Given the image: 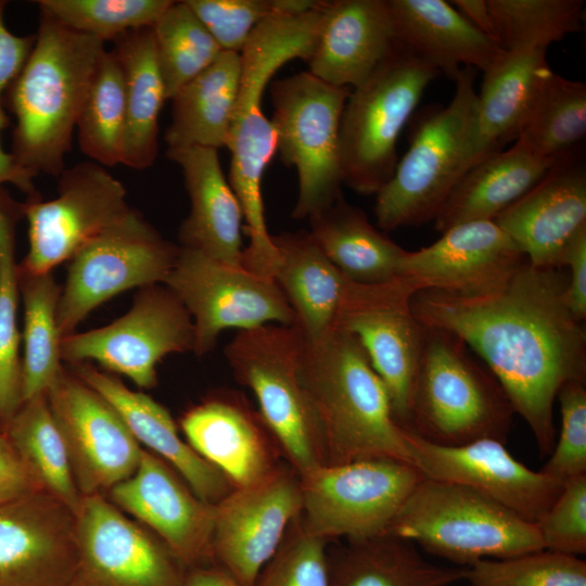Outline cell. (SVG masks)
Listing matches in <instances>:
<instances>
[{"label": "cell", "mask_w": 586, "mask_h": 586, "mask_svg": "<svg viewBox=\"0 0 586 586\" xmlns=\"http://www.w3.org/2000/svg\"><path fill=\"white\" fill-rule=\"evenodd\" d=\"M566 284L562 268L526 260L493 293L463 297L421 290L411 300L423 324L454 334L485 362L543 456L556 443L553 405L560 387L586 381L585 327L568 307Z\"/></svg>", "instance_id": "1"}, {"label": "cell", "mask_w": 586, "mask_h": 586, "mask_svg": "<svg viewBox=\"0 0 586 586\" xmlns=\"http://www.w3.org/2000/svg\"><path fill=\"white\" fill-rule=\"evenodd\" d=\"M324 5L326 2L298 16L265 20L240 53V89L227 141L231 153L228 181L240 203L243 229L250 238L242 266L264 277H275L279 255L267 229L262 194L264 171L277 153V136L263 112V94L282 65L294 59L308 60Z\"/></svg>", "instance_id": "2"}, {"label": "cell", "mask_w": 586, "mask_h": 586, "mask_svg": "<svg viewBox=\"0 0 586 586\" xmlns=\"http://www.w3.org/2000/svg\"><path fill=\"white\" fill-rule=\"evenodd\" d=\"M298 331V373L320 430L326 464L373 458L411 463L406 430L397 423L388 393L359 341L333 326L314 337Z\"/></svg>", "instance_id": "3"}, {"label": "cell", "mask_w": 586, "mask_h": 586, "mask_svg": "<svg viewBox=\"0 0 586 586\" xmlns=\"http://www.w3.org/2000/svg\"><path fill=\"white\" fill-rule=\"evenodd\" d=\"M31 52L4 93L15 116L11 155L34 179L59 177L105 42L40 15Z\"/></svg>", "instance_id": "4"}, {"label": "cell", "mask_w": 586, "mask_h": 586, "mask_svg": "<svg viewBox=\"0 0 586 586\" xmlns=\"http://www.w3.org/2000/svg\"><path fill=\"white\" fill-rule=\"evenodd\" d=\"M406 431L437 445L505 443L513 408L502 387L457 336L425 326Z\"/></svg>", "instance_id": "5"}, {"label": "cell", "mask_w": 586, "mask_h": 586, "mask_svg": "<svg viewBox=\"0 0 586 586\" xmlns=\"http://www.w3.org/2000/svg\"><path fill=\"white\" fill-rule=\"evenodd\" d=\"M386 536L461 566L544 549L536 524L467 485L428 477L406 499Z\"/></svg>", "instance_id": "6"}, {"label": "cell", "mask_w": 586, "mask_h": 586, "mask_svg": "<svg viewBox=\"0 0 586 586\" xmlns=\"http://www.w3.org/2000/svg\"><path fill=\"white\" fill-rule=\"evenodd\" d=\"M475 68L463 67L446 106L426 110L412 129L409 149L377 192L374 215L382 231L434 220L470 168L477 92Z\"/></svg>", "instance_id": "7"}, {"label": "cell", "mask_w": 586, "mask_h": 586, "mask_svg": "<svg viewBox=\"0 0 586 586\" xmlns=\"http://www.w3.org/2000/svg\"><path fill=\"white\" fill-rule=\"evenodd\" d=\"M438 72L394 43L372 75L353 88L340 124L343 182L370 195L392 178L397 139Z\"/></svg>", "instance_id": "8"}, {"label": "cell", "mask_w": 586, "mask_h": 586, "mask_svg": "<svg viewBox=\"0 0 586 586\" xmlns=\"http://www.w3.org/2000/svg\"><path fill=\"white\" fill-rule=\"evenodd\" d=\"M224 355L235 381L254 394L285 462L298 475L326 464L320 430L298 373L296 326L239 330Z\"/></svg>", "instance_id": "9"}, {"label": "cell", "mask_w": 586, "mask_h": 586, "mask_svg": "<svg viewBox=\"0 0 586 586\" xmlns=\"http://www.w3.org/2000/svg\"><path fill=\"white\" fill-rule=\"evenodd\" d=\"M349 94L348 87L330 85L309 72L270 86L277 152L298 176L294 218H309L343 194L340 124Z\"/></svg>", "instance_id": "10"}, {"label": "cell", "mask_w": 586, "mask_h": 586, "mask_svg": "<svg viewBox=\"0 0 586 586\" xmlns=\"http://www.w3.org/2000/svg\"><path fill=\"white\" fill-rule=\"evenodd\" d=\"M423 477L412 463L387 458L319 466L300 474L303 525L327 542L386 536Z\"/></svg>", "instance_id": "11"}, {"label": "cell", "mask_w": 586, "mask_h": 586, "mask_svg": "<svg viewBox=\"0 0 586 586\" xmlns=\"http://www.w3.org/2000/svg\"><path fill=\"white\" fill-rule=\"evenodd\" d=\"M178 251L179 246L130 208L69 259L58 305L62 339L73 334L92 310L113 296L164 283Z\"/></svg>", "instance_id": "12"}, {"label": "cell", "mask_w": 586, "mask_h": 586, "mask_svg": "<svg viewBox=\"0 0 586 586\" xmlns=\"http://www.w3.org/2000/svg\"><path fill=\"white\" fill-rule=\"evenodd\" d=\"M419 290L406 277L362 284L346 279L333 327L353 334L383 382L397 423L407 430L424 345V324L411 300Z\"/></svg>", "instance_id": "13"}, {"label": "cell", "mask_w": 586, "mask_h": 586, "mask_svg": "<svg viewBox=\"0 0 586 586\" xmlns=\"http://www.w3.org/2000/svg\"><path fill=\"white\" fill-rule=\"evenodd\" d=\"M193 348L189 311L167 285L158 283L138 289L130 309L110 324L63 337L61 358L69 365L97 361L138 387L151 388L165 356Z\"/></svg>", "instance_id": "14"}, {"label": "cell", "mask_w": 586, "mask_h": 586, "mask_svg": "<svg viewBox=\"0 0 586 586\" xmlns=\"http://www.w3.org/2000/svg\"><path fill=\"white\" fill-rule=\"evenodd\" d=\"M164 284L192 318L196 356L212 352L224 330H247L267 323L292 326L295 321L273 278L225 264L199 251L179 246Z\"/></svg>", "instance_id": "15"}, {"label": "cell", "mask_w": 586, "mask_h": 586, "mask_svg": "<svg viewBox=\"0 0 586 586\" xmlns=\"http://www.w3.org/2000/svg\"><path fill=\"white\" fill-rule=\"evenodd\" d=\"M58 178L56 198L37 193L23 203L29 241L23 272H52L130 209L124 184L98 163H78Z\"/></svg>", "instance_id": "16"}, {"label": "cell", "mask_w": 586, "mask_h": 586, "mask_svg": "<svg viewBox=\"0 0 586 586\" xmlns=\"http://www.w3.org/2000/svg\"><path fill=\"white\" fill-rule=\"evenodd\" d=\"M77 562L69 586H182L186 566L103 494L82 496L76 513Z\"/></svg>", "instance_id": "17"}, {"label": "cell", "mask_w": 586, "mask_h": 586, "mask_svg": "<svg viewBox=\"0 0 586 586\" xmlns=\"http://www.w3.org/2000/svg\"><path fill=\"white\" fill-rule=\"evenodd\" d=\"M302 513L300 475L286 462L263 480L234 487L216 504L212 563L254 586Z\"/></svg>", "instance_id": "18"}, {"label": "cell", "mask_w": 586, "mask_h": 586, "mask_svg": "<svg viewBox=\"0 0 586 586\" xmlns=\"http://www.w3.org/2000/svg\"><path fill=\"white\" fill-rule=\"evenodd\" d=\"M47 397L81 496L103 494L135 473L143 449L100 394L64 369Z\"/></svg>", "instance_id": "19"}, {"label": "cell", "mask_w": 586, "mask_h": 586, "mask_svg": "<svg viewBox=\"0 0 586 586\" xmlns=\"http://www.w3.org/2000/svg\"><path fill=\"white\" fill-rule=\"evenodd\" d=\"M406 436L411 462L424 477L467 485L533 524L562 491L563 485L524 466L497 440L445 446L409 431Z\"/></svg>", "instance_id": "20"}, {"label": "cell", "mask_w": 586, "mask_h": 586, "mask_svg": "<svg viewBox=\"0 0 586 586\" xmlns=\"http://www.w3.org/2000/svg\"><path fill=\"white\" fill-rule=\"evenodd\" d=\"M107 499L150 530L190 569L212 563L216 505L198 497L162 458L143 449L135 473Z\"/></svg>", "instance_id": "21"}, {"label": "cell", "mask_w": 586, "mask_h": 586, "mask_svg": "<svg viewBox=\"0 0 586 586\" xmlns=\"http://www.w3.org/2000/svg\"><path fill=\"white\" fill-rule=\"evenodd\" d=\"M75 512L46 491L0 505V586H69Z\"/></svg>", "instance_id": "22"}, {"label": "cell", "mask_w": 586, "mask_h": 586, "mask_svg": "<svg viewBox=\"0 0 586 586\" xmlns=\"http://www.w3.org/2000/svg\"><path fill=\"white\" fill-rule=\"evenodd\" d=\"M526 260L495 220H472L450 227L429 246L406 251L399 276L419 291L474 297L501 289Z\"/></svg>", "instance_id": "23"}, {"label": "cell", "mask_w": 586, "mask_h": 586, "mask_svg": "<svg viewBox=\"0 0 586 586\" xmlns=\"http://www.w3.org/2000/svg\"><path fill=\"white\" fill-rule=\"evenodd\" d=\"M190 446L233 485L254 484L282 462L280 447L246 397L222 388L190 407L180 419Z\"/></svg>", "instance_id": "24"}, {"label": "cell", "mask_w": 586, "mask_h": 586, "mask_svg": "<svg viewBox=\"0 0 586 586\" xmlns=\"http://www.w3.org/2000/svg\"><path fill=\"white\" fill-rule=\"evenodd\" d=\"M494 220L531 265L562 268L564 246L586 225L585 167L561 158Z\"/></svg>", "instance_id": "25"}, {"label": "cell", "mask_w": 586, "mask_h": 586, "mask_svg": "<svg viewBox=\"0 0 586 586\" xmlns=\"http://www.w3.org/2000/svg\"><path fill=\"white\" fill-rule=\"evenodd\" d=\"M71 366L75 375L116 410L136 441L166 461L202 500L216 505L234 488L219 470L180 437L176 422L163 405L142 392L128 388L91 362Z\"/></svg>", "instance_id": "26"}, {"label": "cell", "mask_w": 586, "mask_h": 586, "mask_svg": "<svg viewBox=\"0 0 586 586\" xmlns=\"http://www.w3.org/2000/svg\"><path fill=\"white\" fill-rule=\"evenodd\" d=\"M386 0L327 1L309 73L336 86L365 82L394 47Z\"/></svg>", "instance_id": "27"}, {"label": "cell", "mask_w": 586, "mask_h": 586, "mask_svg": "<svg viewBox=\"0 0 586 586\" xmlns=\"http://www.w3.org/2000/svg\"><path fill=\"white\" fill-rule=\"evenodd\" d=\"M167 156L181 168L191 205L179 228V246L242 266L243 213L221 170L217 150L167 149Z\"/></svg>", "instance_id": "28"}, {"label": "cell", "mask_w": 586, "mask_h": 586, "mask_svg": "<svg viewBox=\"0 0 586 586\" xmlns=\"http://www.w3.org/2000/svg\"><path fill=\"white\" fill-rule=\"evenodd\" d=\"M396 43L455 79L463 67L485 72L504 53L444 0H386Z\"/></svg>", "instance_id": "29"}, {"label": "cell", "mask_w": 586, "mask_h": 586, "mask_svg": "<svg viewBox=\"0 0 586 586\" xmlns=\"http://www.w3.org/2000/svg\"><path fill=\"white\" fill-rule=\"evenodd\" d=\"M551 72L547 50L542 49L504 51L484 72L476 100L470 168L517 139Z\"/></svg>", "instance_id": "30"}, {"label": "cell", "mask_w": 586, "mask_h": 586, "mask_svg": "<svg viewBox=\"0 0 586 586\" xmlns=\"http://www.w3.org/2000/svg\"><path fill=\"white\" fill-rule=\"evenodd\" d=\"M557 162L517 144L485 156L459 179L434 218L435 229L442 233L461 222L494 220Z\"/></svg>", "instance_id": "31"}, {"label": "cell", "mask_w": 586, "mask_h": 586, "mask_svg": "<svg viewBox=\"0 0 586 586\" xmlns=\"http://www.w3.org/2000/svg\"><path fill=\"white\" fill-rule=\"evenodd\" d=\"M272 241L279 262L275 280L303 334L318 336L332 326L346 278L327 257L309 231L282 232Z\"/></svg>", "instance_id": "32"}, {"label": "cell", "mask_w": 586, "mask_h": 586, "mask_svg": "<svg viewBox=\"0 0 586 586\" xmlns=\"http://www.w3.org/2000/svg\"><path fill=\"white\" fill-rule=\"evenodd\" d=\"M240 80V53L222 51L206 69L182 86L170 99L167 149L227 146Z\"/></svg>", "instance_id": "33"}, {"label": "cell", "mask_w": 586, "mask_h": 586, "mask_svg": "<svg viewBox=\"0 0 586 586\" xmlns=\"http://www.w3.org/2000/svg\"><path fill=\"white\" fill-rule=\"evenodd\" d=\"M309 221V233L347 280L374 284L399 277L406 250L378 230L343 194Z\"/></svg>", "instance_id": "34"}, {"label": "cell", "mask_w": 586, "mask_h": 586, "mask_svg": "<svg viewBox=\"0 0 586 586\" xmlns=\"http://www.w3.org/2000/svg\"><path fill=\"white\" fill-rule=\"evenodd\" d=\"M113 42L123 66L126 92L120 164L142 170L155 162L158 116L167 100L152 27L129 30Z\"/></svg>", "instance_id": "35"}, {"label": "cell", "mask_w": 586, "mask_h": 586, "mask_svg": "<svg viewBox=\"0 0 586 586\" xmlns=\"http://www.w3.org/2000/svg\"><path fill=\"white\" fill-rule=\"evenodd\" d=\"M335 562V586H447L464 579L467 566L426 561L411 543L391 536L351 543Z\"/></svg>", "instance_id": "36"}, {"label": "cell", "mask_w": 586, "mask_h": 586, "mask_svg": "<svg viewBox=\"0 0 586 586\" xmlns=\"http://www.w3.org/2000/svg\"><path fill=\"white\" fill-rule=\"evenodd\" d=\"M20 295L24 305L21 394L22 403L47 392L64 367L58 305L62 286L52 272L33 275L18 269Z\"/></svg>", "instance_id": "37"}, {"label": "cell", "mask_w": 586, "mask_h": 586, "mask_svg": "<svg viewBox=\"0 0 586 586\" xmlns=\"http://www.w3.org/2000/svg\"><path fill=\"white\" fill-rule=\"evenodd\" d=\"M3 432L43 489L76 513L82 496L47 394L22 403Z\"/></svg>", "instance_id": "38"}, {"label": "cell", "mask_w": 586, "mask_h": 586, "mask_svg": "<svg viewBox=\"0 0 586 586\" xmlns=\"http://www.w3.org/2000/svg\"><path fill=\"white\" fill-rule=\"evenodd\" d=\"M586 133V85L551 72L544 81L514 144L560 161Z\"/></svg>", "instance_id": "39"}, {"label": "cell", "mask_w": 586, "mask_h": 586, "mask_svg": "<svg viewBox=\"0 0 586 586\" xmlns=\"http://www.w3.org/2000/svg\"><path fill=\"white\" fill-rule=\"evenodd\" d=\"M23 216V203L0 187V432L22 405L15 227Z\"/></svg>", "instance_id": "40"}, {"label": "cell", "mask_w": 586, "mask_h": 586, "mask_svg": "<svg viewBox=\"0 0 586 586\" xmlns=\"http://www.w3.org/2000/svg\"><path fill=\"white\" fill-rule=\"evenodd\" d=\"M126 123L125 76L114 50L102 54L77 120L81 152L104 167L120 164Z\"/></svg>", "instance_id": "41"}, {"label": "cell", "mask_w": 586, "mask_h": 586, "mask_svg": "<svg viewBox=\"0 0 586 586\" xmlns=\"http://www.w3.org/2000/svg\"><path fill=\"white\" fill-rule=\"evenodd\" d=\"M167 100L222 52L186 1H173L152 27Z\"/></svg>", "instance_id": "42"}, {"label": "cell", "mask_w": 586, "mask_h": 586, "mask_svg": "<svg viewBox=\"0 0 586 586\" xmlns=\"http://www.w3.org/2000/svg\"><path fill=\"white\" fill-rule=\"evenodd\" d=\"M496 43L504 50H547L581 30L582 0H487Z\"/></svg>", "instance_id": "43"}, {"label": "cell", "mask_w": 586, "mask_h": 586, "mask_svg": "<svg viewBox=\"0 0 586 586\" xmlns=\"http://www.w3.org/2000/svg\"><path fill=\"white\" fill-rule=\"evenodd\" d=\"M170 0H39L40 15L74 31L105 41L153 27Z\"/></svg>", "instance_id": "44"}, {"label": "cell", "mask_w": 586, "mask_h": 586, "mask_svg": "<svg viewBox=\"0 0 586 586\" xmlns=\"http://www.w3.org/2000/svg\"><path fill=\"white\" fill-rule=\"evenodd\" d=\"M471 586H586V562L546 549L467 566Z\"/></svg>", "instance_id": "45"}, {"label": "cell", "mask_w": 586, "mask_h": 586, "mask_svg": "<svg viewBox=\"0 0 586 586\" xmlns=\"http://www.w3.org/2000/svg\"><path fill=\"white\" fill-rule=\"evenodd\" d=\"M327 543L309 534L297 517L254 586H335Z\"/></svg>", "instance_id": "46"}, {"label": "cell", "mask_w": 586, "mask_h": 586, "mask_svg": "<svg viewBox=\"0 0 586 586\" xmlns=\"http://www.w3.org/2000/svg\"><path fill=\"white\" fill-rule=\"evenodd\" d=\"M560 433L540 472L563 485L586 474V386L583 381L563 384L557 395Z\"/></svg>", "instance_id": "47"}, {"label": "cell", "mask_w": 586, "mask_h": 586, "mask_svg": "<svg viewBox=\"0 0 586 586\" xmlns=\"http://www.w3.org/2000/svg\"><path fill=\"white\" fill-rule=\"evenodd\" d=\"M222 51L241 53L254 29L277 16L273 0H184Z\"/></svg>", "instance_id": "48"}, {"label": "cell", "mask_w": 586, "mask_h": 586, "mask_svg": "<svg viewBox=\"0 0 586 586\" xmlns=\"http://www.w3.org/2000/svg\"><path fill=\"white\" fill-rule=\"evenodd\" d=\"M536 525L544 549L571 556L586 553V474L563 484Z\"/></svg>", "instance_id": "49"}, {"label": "cell", "mask_w": 586, "mask_h": 586, "mask_svg": "<svg viewBox=\"0 0 586 586\" xmlns=\"http://www.w3.org/2000/svg\"><path fill=\"white\" fill-rule=\"evenodd\" d=\"M5 4V1L0 0V187L4 182H10L27 193L31 190L33 182L17 168L11 153L4 152L2 148L1 135L9 125L2 100L7 89L26 63L36 35L16 36L12 34L3 20Z\"/></svg>", "instance_id": "50"}, {"label": "cell", "mask_w": 586, "mask_h": 586, "mask_svg": "<svg viewBox=\"0 0 586 586\" xmlns=\"http://www.w3.org/2000/svg\"><path fill=\"white\" fill-rule=\"evenodd\" d=\"M560 266L566 267L565 300L570 311L581 322L586 318V225L581 227L563 249Z\"/></svg>", "instance_id": "51"}, {"label": "cell", "mask_w": 586, "mask_h": 586, "mask_svg": "<svg viewBox=\"0 0 586 586\" xmlns=\"http://www.w3.org/2000/svg\"><path fill=\"white\" fill-rule=\"evenodd\" d=\"M44 491L31 469L0 432V505Z\"/></svg>", "instance_id": "52"}, {"label": "cell", "mask_w": 586, "mask_h": 586, "mask_svg": "<svg viewBox=\"0 0 586 586\" xmlns=\"http://www.w3.org/2000/svg\"><path fill=\"white\" fill-rule=\"evenodd\" d=\"M450 3L473 27L496 42L487 0H454Z\"/></svg>", "instance_id": "53"}, {"label": "cell", "mask_w": 586, "mask_h": 586, "mask_svg": "<svg viewBox=\"0 0 586 586\" xmlns=\"http://www.w3.org/2000/svg\"><path fill=\"white\" fill-rule=\"evenodd\" d=\"M182 586H242L215 563L187 569Z\"/></svg>", "instance_id": "54"}]
</instances>
